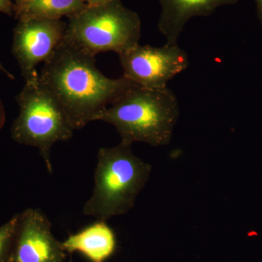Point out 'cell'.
I'll return each instance as SVG.
<instances>
[{
    "label": "cell",
    "instance_id": "obj_8",
    "mask_svg": "<svg viewBox=\"0 0 262 262\" xmlns=\"http://www.w3.org/2000/svg\"><path fill=\"white\" fill-rule=\"evenodd\" d=\"M67 261L62 242L55 237L45 213L34 208L19 213L8 262Z\"/></svg>",
    "mask_w": 262,
    "mask_h": 262
},
{
    "label": "cell",
    "instance_id": "obj_12",
    "mask_svg": "<svg viewBox=\"0 0 262 262\" xmlns=\"http://www.w3.org/2000/svg\"><path fill=\"white\" fill-rule=\"evenodd\" d=\"M19 213L0 227V262H8L18 226Z\"/></svg>",
    "mask_w": 262,
    "mask_h": 262
},
{
    "label": "cell",
    "instance_id": "obj_14",
    "mask_svg": "<svg viewBox=\"0 0 262 262\" xmlns=\"http://www.w3.org/2000/svg\"><path fill=\"white\" fill-rule=\"evenodd\" d=\"M6 120V115H5V110L3 101L0 98V131L3 129Z\"/></svg>",
    "mask_w": 262,
    "mask_h": 262
},
{
    "label": "cell",
    "instance_id": "obj_6",
    "mask_svg": "<svg viewBox=\"0 0 262 262\" xmlns=\"http://www.w3.org/2000/svg\"><path fill=\"white\" fill-rule=\"evenodd\" d=\"M118 55L124 77L146 89L167 88L189 65L187 53L177 44L160 48L138 45Z\"/></svg>",
    "mask_w": 262,
    "mask_h": 262
},
{
    "label": "cell",
    "instance_id": "obj_2",
    "mask_svg": "<svg viewBox=\"0 0 262 262\" xmlns=\"http://www.w3.org/2000/svg\"><path fill=\"white\" fill-rule=\"evenodd\" d=\"M179 117L178 100L168 87L150 89L136 86L96 117L111 124L122 141L168 145Z\"/></svg>",
    "mask_w": 262,
    "mask_h": 262
},
{
    "label": "cell",
    "instance_id": "obj_1",
    "mask_svg": "<svg viewBox=\"0 0 262 262\" xmlns=\"http://www.w3.org/2000/svg\"><path fill=\"white\" fill-rule=\"evenodd\" d=\"M95 57L64 38L39 73L75 130L96 121L98 114L137 86L124 76L106 77L96 67Z\"/></svg>",
    "mask_w": 262,
    "mask_h": 262
},
{
    "label": "cell",
    "instance_id": "obj_7",
    "mask_svg": "<svg viewBox=\"0 0 262 262\" xmlns=\"http://www.w3.org/2000/svg\"><path fill=\"white\" fill-rule=\"evenodd\" d=\"M67 24L60 20H19L14 29L12 53L25 81L39 76L37 66L49 59L63 42Z\"/></svg>",
    "mask_w": 262,
    "mask_h": 262
},
{
    "label": "cell",
    "instance_id": "obj_18",
    "mask_svg": "<svg viewBox=\"0 0 262 262\" xmlns=\"http://www.w3.org/2000/svg\"><path fill=\"white\" fill-rule=\"evenodd\" d=\"M27 1H29V0H15V6H16V5L23 4V3H26V2Z\"/></svg>",
    "mask_w": 262,
    "mask_h": 262
},
{
    "label": "cell",
    "instance_id": "obj_17",
    "mask_svg": "<svg viewBox=\"0 0 262 262\" xmlns=\"http://www.w3.org/2000/svg\"><path fill=\"white\" fill-rule=\"evenodd\" d=\"M0 71H1V72H3V73H4L5 75L8 77V78L11 79V80H14V75H13V74L11 73V72H10L9 71L7 70V69L5 68V67H4V66H3V63H2L1 62H0Z\"/></svg>",
    "mask_w": 262,
    "mask_h": 262
},
{
    "label": "cell",
    "instance_id": "obj_15",
    "mask_svg": "<svg viewBox=\"0 0 262 262\" xmlns=\"http://www.w3.org/2000/svg\"><path fill=\"white\" fill-rule=\"evenodd\" d=\"M256 3V10H257L258 18L262 27V0H254Z\"/></svg>",
    "mask_w": 262,
    "mask_h": 262
},
{
    "label": "cell",
    "instance_id": "obj_5",
    "mask_svg": "<svg viewBox=\"0 0 262 262\" xmlns=\"http://www.w3.org/2000/svg\"><path fill=\"white\" fill-rule=\"evenodd\" d=\"M139 15L121 0H110L84 10L69 18L65 39L96 56L98 53L117 54L139 45Z\"/></svg>",
    "mask_w": 262,
    "mask_h": 262
},
{
    "label": "cell",
    "instance_id": "obj_13",
    "mask_svg": "<svg viewBox=\"0 0 262 262\" xmlns=\"http://www.w3.org/2000/svg\"><path fill=\"white\" fill-rule=\"evenodd\" d=\"M15 4L13 0H0V12L8 15L15 13Z\"/></svg>",
    "mask_w": 262,
    "mask_h": 262
},
{
    "label": "cell",
    "instance_id": "obj_11",
    "mask_svg": "<svg viewBox=\"0 0 262 262\" xmlns=\"http://www.w3.org/2000/svg\"><path fill=\"white\" fill-rule=\"evenodd\" d=\"M87 5L82 0H29L15 6V15L18 20H60L80 13Z\"/></svg>",
    "mask_w": 262,
    "mask_h": 262
},
{
    "label": "cell",
    "instance_id": "obj_3",
    "mask_svg": "<svg viewBox=\"0 0 262 262\" xmlns=\"http://www.w3.org/2000/svg\"><path fill=\"white\" fill-rule=\"evenodd\" d=\"M131 146L121 141L118 145L98 150L94 191L84 204V215L106 222L134 208L151 166L138 158Z\"/></svg>",
    "mask_w": 262,
    "mask_h": 262
},
{
    "label": "cell",
    "instance_id": "obj_4",
    "mask_svg": "<svg viewBox=\"0 0 262 262\" xmlns=\"http://www.w3.org/2000/svg\"><path fill=\"white\" fill-rule=\"evenodd\" d=\"M16 101L19 114L12 126V138L18 144L37 148L47 170L52 173V148L58 141L72 139L75 127L64 108L39 76L25 81Z\"/></svg>",
    "mask_w": 262,
    "mask_h": 262
},
{
    "label": "cell",
    "instance_id": "obj_19",
    "mask_svg": "<svg viewBox=\"0 0 262 262\" xmlns=\"http://www.w3.org/2000/svg\"><path fill=\"white\" fill-rule=\"evenodd\" d=\"M67 262H72V261H67Z\"/></svg>",
    "mask_w": 262,
    "mask_h": 262
},
{
    "label": "cell",
    "instance_id": "obj_10",
    "mask_svg": "<svg viewBox=\"0 0 262 262\" xmlns=\"http://www.w3.org/2000/svg\"><path fill=\"white\" fill-rule=\"evenodd\" d=\"M67 253H80L91 262H105L115 253L116 234L105 221L96 220L63 242Z\"/></svg>",
    "mask_w": 262,
    "mask_h": 262
},
{
    "label": "cell",
    "instance_id": "obj_16",
    "mask_svg": "<svg viewBox=\"0 0 262 262\" xmlns=\"http://www.w3.org/2000/svg\"><path fill=\"white\" fill-rule=\"evenodd\" d=\"M82 1L88 5H96L106 3L110 0H82Z\"/></svg>",
    "mask_w": 262,
    "mask_h": 262
},
{
    "label": "cell",
    "instance_id": "obj_9",
    "mask_svg": "<svg viewBox=\"0 0 262 262\" xmlns=\"http://www.w3.org/2000/svg\"><path fill=\"white\" fill-rule=\"evenodd\" d=\"M161 5L158 29L166 38V44L173 46L186 24L198 16H209L219 8L236 4L239 0H158Z\"/></svg>",
    "mask_w": 262,
    "mask_h": 262
}]
</instances>
